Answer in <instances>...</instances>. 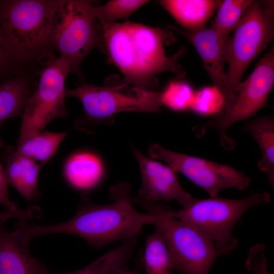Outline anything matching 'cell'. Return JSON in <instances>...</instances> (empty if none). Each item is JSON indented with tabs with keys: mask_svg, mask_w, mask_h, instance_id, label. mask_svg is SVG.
Here are the masks:
<instances>
[{
	"mask_svg": "<svg viewBox=\"0 0 274 274\" xmlns=\"http://www.w3.org/2000/svg\"><path fill=\"white\" fill-rule=\"evenodd\" d=\"M131 186L119 182L109 190L111 203L91 202L88 195H81L75 215L68 220L53 225L29 224L19 220L15 229L26 242L38 236L57 233L74 235L94 247H101L116 241L138 237L144 226L154 225L155 218L137 211L133 206Z\"/></svg>",
	"mask_w": 274,
	"mask_h": 274,
	"instance_id": "cell-1",
	"label": "cell"
},
{
	"mask_svg": "<svg viewBox=\"0 0 274 274\" xmlns=\"http://www.w3.org/2000/svg\"><path fill=\"white\" fill-rule=\"evenodd\" d=\"M100 39L99 48L108 62L121 72V84L139 89L157 91L155 76L164 72L183 78L185 72L179 60L183 48L167 56L164 43L169 39V29L152 27L129 21L121 23H99L96 25Z\"/></svg>",
	"mask_w": 274,
	"mask_h": 274,
	"instance_id": "cell-2",
	"label": "cell"
},
{
	"mask_svg": "<svg viewBox=\"0 0 274 274\" xmlns=\"http://www.w3.org/2000/svg\"><path fill=\"white\" fill-rule=\"evenodd\" d=\"M62 0L0 1V28L12 58L55 57L51 34Z\"/></svg>",
	"mask_w": 274,
	"mask_h": 274,
	"instance_id": "cell-3",
	"label": "cell"
},
{
	"mask_svg": "<svg viewBox=\"0 0 274 274\" xmlns=\"http://www.w3.org/2000/svg\"><path fill=\"white\" fill-rule=\"evenodd\" d=\"M132 201L154 216V226L164 238L175 270L184 274H209L222 256L211 241L176 218L174 210L165 202Z\"/></svg>",
	"mask_w": 274,
	"mask_h": 274,
	"instance_id": "cell-4",
	"label": "cell"
},
{
	"mask_svg": "<svg viewBox=\"0 0 274 274\" xmlns=\"http://www.w3.org/2000/svg\"><path fill=\"white\" fill-rule=\"evenodd\" d=\"M270 200L267 192L254 193L241 199L195 198L189 206L174 211V214L211 241L223 256L237 247L233 229L244 214L252 207Z\"/></svg>",
	"mask_w": 274,
	"mask_h": 274,
	"instance_id": "cell-5",
	"label": "cell"
},
{
	"mask_svg": "<svg viewBox=\"0 0 274 274\" xmlns=\"http://www.w3.org/2000/svg\"><path fill=\"white\" fill-rule=\"evenodd\" d=\"M65 96L79 99L84 114L74 123L79 130L94 131L116 114L124 112L159 113L162 106L161 92L128 87L121 83L98 86L82 83L74 89H66Z\"/></svg>",
	"mask_w": 274,
	"mask_h": 274,
	"instance_id": "cell-6",
	"label": "cell"
},
{
	"mask_svg": "<svg viewBox=\"0 0 274 274\" xmlns=\"http://www.w3.org/2000/svg\"><path fill=\"white\" fill-rule=\"evenodd\" d=\"M233 31L226 46L227 95L224 101L241 83L250 63L273 38V1L252 0Z\"/></svg>",
	"mask_w": 274,
	"mask_h": 274,
	"instance_id": "cell-7",
	"label": "cell"
},
{
	"mask_svg": "<svg viewBox=\"0 0 274 274\" xmlns=\"http://www.w3.org/2000/svg\"><path fill=\"white\" fill-rule=\"evenodd\" d=\"M274 84V47L258 62L250 75L236 87L219 111L203 125L214 129L220 137L222 146L227 150L234 148L235 142L226 134L235 123L255 116L266 107L269 93Z\"/></svg>",
	"mask_w": 274,
	"mask_h": 274,
	"instance_id": "cell-8",
	"label": "cell"
},
{
	"mask_svg": "<svg viewBox=\"0 0 274 274\" xmlns=\"http://www.w3.org/2000/svg\"><path fill=\"white\" fill-rule=\"evenodd\" d=\"M92 7L90 1L62 0L51 34L53 49L67 62L71 73L79 77L83 59L100 45Z\"/></svg>",
	"mask_w": 274,
	"mask_h": 274,
	"instance_id": "cell-9",
	"label": "cell"
},
{
	"mask_svg": "<svg viewBox=\"0 0 274 274\" xmlns=\"http://www.w3.org/2000/svg\"><path fill=\"white\" fill-rule=\"evenodd\" d=\"M44 65L37 87L25 101L17 143L33 138L53 119L67 117L65 80L71 73L70 65L61 57Z\"/></svg>",
	"mask_w": 274,
	"mask_h": 274,
	"instance_id": "cell-10",
	"label": "cell"
},
{
	"mask_svg": "<svg viewBox=\"0 0 274 274\" xmlns=\"http://www.w3.org/2000/svg\"><path fill=\"white\" fill-rule=\"evenodd\" d=\"M148 154L151 158L164 161L176 172L183 174L210 197L217 196L225 189L243 191L251 182L245 173L227 165L173 152L157 144L149 146Z\"/></svg>",
	"mask_w": 274,
	"mask_h": 274,
	"instance_id": "cell-11",
	"label": "cell"
},
{
	"mask_svg": "<svg viewBox=\"0 0 274 274\" xmlns=\"http://www.w3.org/2000/svg\"><path fill=\"white\" fill-rule=\"evenodd\" d=\"M133 150L139 164L142 184L138 195L132 199L148 202L175 200L183 208L194 201L195 198L182 187L176 172L171 167L145 156L136 149Z\"/></svg>",
	"mask_w": 274,
	"mask_h": 274,
	"instance_id": "cell-12",
	"label": "cell"
},
{
	"mask_svg": "<svg viewBox=\"0 0 274 274\" xmlns=\"http://www.w3.org/2000/svg\"><path fill=\"white\" fill-rule=\"evenodd\" d=\"M186 39L196 49L201 58L214 87L224 101L227 95V83L225 64L228 38L219 33L212 27L189 30L173 25L167 26Z\"/></svg>",
	"mask_w": 274,
	"mask_h": 274,
	"instance_id": "cell-13",
	"label": "cell"
},
{
	"mask_svg": "<svg viewBox=\"0 0 274 274\" xmlns=\"http://www.w3.org/2000/svg\"><path fill=\"white\" fill-rule=\"evenodd\" d=\"M27 245L15 231H9L0 223V274H49Z\"/></svg>",
	"mask_w": 274,
	"mask_h": 274,
	"instance_id": "cell-14",
	"label": "cell"
},
{
	"mask_svg": "<svg viewBox=\"0 0 274 274\" xmlns=\"http://www.w3.org/2000/svg\"><path fill=\"white\" fill-rule=\"evenodd\" d=\"M2 158L8 185L13 187L27 201H33L40 195L38 190L39 172L43 165L20 153L16 147L8 146Z\"/></svg>",
	"mask_w": 274,
	"mask_h": 274,
	"instance_id": "cell-15",
	"label": "cell"
},
{
	"mask_svg": "<svg viewBox=\"0 0 274 274\" xmlns=\"http://www.w3.org/2000/svg\"><path fill=\"white\" fill-rule=\"evenodd\" d=\"M105 171L100 158L88 152L74 153L66 161L63 176L67 183L75 190L88 195L97 187L104 178Z\"/></svg>",
	"mask_w": 274,
	"mask_h": 274,
	"instance_id": "cell-16",
	"label": "cell"
},
{
	"mask_svg": "<svg viewBox=\"0 0 274 274\" xmlns=\"http://www.w3.org/2000/svg\"><path fill=\"white\" fill-rule=\"evenodd\" d=\"M221 1L163 0L161 5L182 28L196 30L206 27L217 11Z\"/></svg>",
	"mask_w": 274,
	"mask_h": 274,
	"instance_id": "cell-17",
	"label": "cell"
},
{
	"mask_svg": "<svg viewBox=\"0 0 274 274\" xmlns=\"http://www.w3.org/2000/svg\"><path fill=\"white\" fill-rule=\"evenodd\" d=\"M259 146L262 158L258 162L259 169L263 172L268 182L274 185V119L272 115L247 121L243 127Z\"/></svg>",
	"mask_w": 274,
	"mask_h": 274,
	"instance_id": "cell-18",
	"label": "cell"
},
{
	"mask_svg": "<svg viewBox=\"0 0 274 274\" xmlns=\"http://www.w3.org/2000/svg\"><path fill=\"white\" fill-rule=\"evenodd\" d=\"M32 92L28 81L21 77L0 84V128L6 120L22 116L25 101Z\"/></svg>",
	"mask_w": 274,
	"mask_h": 274,
	"instance_id": "cell-19",
	"label": "cell"
},
{
	"mask_svg": "<svg viewBox=\"0 0 274 274\" xmlns=\"http://www.w3.org/2000/svg\"><path fill=\"white\" fill-rule=\"evenodd\" d=\"M143 261L145 274H172L174 270L164 238L157 228L146 237Z\"/></svg>",
	"mask_w": 274,
	"mask_h": 274,
	"instance_id": "cell-20",
	"label": "cell"
},
{
	"mask_svg": "<svg viewBox=\"0 0 274 274\" xmlns=\"http://www.w3.org/2000/svg\"><path fill=\"white\" fill-rule=\"evenodd\" d=\"M138 237L125 242L108 251L84 267L61 274H112L126 266L135 247Z\"/></svg>",
	"mask_w": 274,
	"mask_h": 274,
	"instance_id": "cell-21",
	"label": "cell"
},
{
	"mask_svg": "<svg viewBox=\"0 0 274 274\" xmlns=\"http://www.w3.org/2000/svg\"><path fill=\"white\" fill-rule=\"evenodd\" d=\"M67 131L54 132L43 129L33 138L17 143V151L21 154L45 164L56 153Z\"/></svg>",
	"mask_w": 274,
	"mask_h": 274,
	"instance_id": "cell-22",
	"label": "cell"
},
{
	"mask_svg": "<svg viewBox=\"0 0 274 274\" xmlns=\"http://www.w3.org/2000/svg\"><path fill=\"white\" fill-rule=\"evenodd\" d=\"M252 1H221L211 27L223 37L228 38Z\"/></svg>",
	"mask_w": 274,
	"mask_h": 274,
	"instance_id": "cell-23",
	"label": "cell"
},
{
	"mask_svg": "<svg viewBox=\"0 0 274 274\" xmlns=\"http://www.w3.org/2000/svg\"><path fill=\"white\" fill-rule=\"evenodd\" d=\"M148 2L146 0H112L101 6H93L92 12L95 20L100 23H115L128 17Z\"/></svg>",
	"mask_w": 274,
	"mask_h": 274,
	"instance_id": "cell-24",
	"label": "cell"
},
{
	"mask_svg": "<svg viewBox=\"0 0 274 274\" xmlns=\"http://www.w3.org/2000/svg\"><path fill=\"white\" fill-rule=\"evenodd\" d=\"M161 92L162 105L179 110L186 107L190 94V88L183 82L174 81Z\"/></svg>",
	"mask_w": 274,
	"mask_h": 274,
	"instance_id": "cell-25",
	"label": "cell"
},
{
	"mask_svg": "<svg viewBox=\"0 0 274 274\" xmlns=\"http://www.w3.org/2000/svg\"><path fill=\"white\" fill-rule=\"evenodd\" d=\"M266 246L262 243L251 247L248 252L245 268L253 274H268L265 255Z\"/></svg>",
	"mask_w": 274,
	"mask_h": 274,
	"instance_id": "cell-26",
	"label": "cell"
},
{
	"mask_svg": "<svg viewBox=\"0 0 274 274\" xmlns=\"http://www.w3.org/2000/svg\"><path fill=\"white\" fill-rule=\"evenodd\" d=\"M3 142L0 138V149L3 148ZM8 185L4 168L0 162V204L6 209V211H15L19 208L17 205L11 201L9 197Z\"/></svg>",
	"mask_w": 274,
	"mask_h": 274,
	"instance_id": "cell-27",
	"label": "cell"
},
{
	"mask_svg": "<svg viewBox=\"0 0 274 274\" xmlns=\"http://www.w3.org/2000/svg\"><path fill=\"white\" fill-rule=\"evenodd\" d=\"M39 217V212L38 208L33 206L29 207L26 210L18 209L15 211H5L3 213H0V223H4L8 220L14 218L26 221L38 218Z\"/></svg>",
	"mask_w": 274,
	"mask_h": 274,
	"instance_id": "cell-28",
	"label": "cell"
},
{
	"mask_svg": "<svg viewBox=\"0 0 274 274\" xmlns=\"http://www.w3.org/2000/svg\"><path fill=\"white\" fill-rule=\"evenodd\" d=\"M13 58L0 28V68L7 64Z\"/></svg>",
	"mask_w": 274,
	"mask_h": 274,
	"instance_id": "cell-29",
	"label": "cell"
},
{
	"mask_svg": "<svg viewBox=\"0 0 274 274\" xmlns=\"http://www.w3.org/2000/svg\"><path fill=\"white\" fill-rule=\"evenodd\" d=\"M140 269V266H138L134 269H129L126 265L118 268L112 274H139Z\"/></svg>",
	"mask_w": 274,
	"mask_h": 274,
	"instance_id": "cell-30",
	"label": "cell"
}]
</instances>
